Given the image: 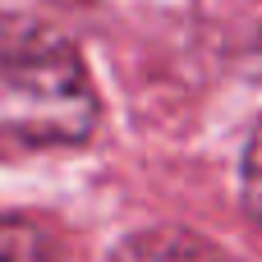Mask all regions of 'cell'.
I'll return each mask as SVG.
<instances>
[{
    "instance_id": "2",
    "label": "cell",
    "mask_w": 262,
    "mask_h": 262,
    "mask_svg": "<svg viewBox=\"0 0 262 262\" xmlns=\"http://www.w3.org/2000/svg\"><path fill=\"white\" fill-rule=\"evenodd\" d=\"M111 262H235L226 258L216 244H207L203 235L193 230H175V226H161V230H143V235H129Z\"/></svg>"
},
{
    "instance_id": "1",
    "label": "cell",
    "mask_w": 262,
    "mask_h": 262,
    "mask_svg": "<svg viewBox=\"0 0 262 262\" xmlns=\"http://www.w3.org/2000/svg\"><path fill=\"white\" fill-rule=\"evenodd\" d=\"M97 115L78 51L55 28L0 9V152L74 147L97 129Z\"/></svg>"
},
{
    "instance_id": "4",
    "label": "cell",
    "mask_w": 262,
    "mask_h": 262,
    "mask_svg": "<svg viewBox=\"0 0 262 262\" xmlns=\"http://www.w3.org/2000/svg\"><path fill=\"white\" fill-rule=\"evenodd\" d=\"M244 207L262 226V124L253 129V138L244 147Z\"/></svg>"
},
{
    "instance_id": "3",
    "label": "cell",
    "mask_w": 262,
    "mask_h": 262,
    "mask_svg": "<svg viewBox=\"0 0 262 262\" xmlns=\"http://www.w3.org/2000/svg\"><path fill=\"white\" fill-rule=\"evenodd\" d=\"M0 262H64V249L41 221L0 216Z\"/></svg>"
}]
</instances>
